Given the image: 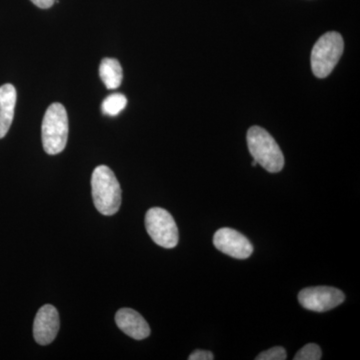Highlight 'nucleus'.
<instances>
[{
	"label": "nucleus",
	"mask_w": 360,
	"mask_h": 360,
	"mask_svg": "<svg viewBox=\"0 0 360 360\" xmlns=\"http://www.w3.org/2000/svg\"><path fill=\"white\" fill-rule=\"evenodd\" d=\"M92 198L94 205L101 214H115L122 205V187L112 170L106 165H99L91 177Z\"/></svg>",
	"instance_id": "obj_1"
},
{
	"label": "nucleus",
	"mask_w": 360,
	"mask_h": 360,
	"mask_svg": "<svg viewBox=\"0 0 360 360\" xmlns=\"http://www.w3.org/2000/svg\"><path fill=\"white\" fill-rule=\"evenodd\" d=\"M248 146L251 156L271 174L283 170L284 156L278 144L266 131L259 127H252L248 132Z\"/></svg>",
	"instance_id": "obj_2"
},
{
	"label": "nucleus",
	"mask_w": 360,
	"mask_h": 360,
	"mask_svg": "<svg viewBox=\"0 0 360 360\" xmlns=\"http://www.w3.org/2000/svg\"><path fill=\"white\" fill-rule=\"evenodd\" d=\"M42 144L47 155L65 150L68 139V117L65 106L53 103L47 108L41 125Z\"/></svg>",
	"instance_id": "obj_3"
},
{
	"label": "nucleus",
	"mask_w": 360,
	"mask_h": 360,
	"mask_svg": "<svg viewBox=\"0 0 360 360\" xmlns=\"http://www.w3.org/2000/svg\"><path fill=\"white\" fill-rule=\"evenodd\" d=\"M345 42L338 32H328L317 40L311 51V68L315 77H328L342 56Z\"/></svg>",
	"instance_id": "obj_4"
},
{
	"label": "nucleus",
	"mask_w": 360,
	"mask_h": 360,
	"mask_svg": "<svg viewBox=\"0 0 360 360\" xmlns=\"http://www.w3.org/2000/svg\"><path fill=\"white\" fill-rule=\"evenodd\" d=\"M146 227L151 239L161 248H174L179 243L177 225L172 215L163 208L153 207L146 212Z\"/></svg>",
	"instance_id": "obj_5"
},
{
	"label": "nucleus",
	"mask_w": 360,
	"mask_h": 360,
	"mask_svg": "<svg viewBox=\"0 0 360 360\" xmlns=\"http://www.w3.org/2000/svg\"><path fill=\"white\" fill-rule=\"evenodd\" d=\"M342 291L329 286L304 288L298 295V302L305 309L324 312L335 309L345 302Z\"/></svg>",
	"instance_id": "obj_6"
},
{
	"label": "nucleus",
	"mask_w": 360,
	"mask_h": 360,
	"mask_svg": "<svg viewBox=\"0 0 360 360\" xmlns=\"http://www.w3.org/2000/svg\"><path fill=\"white\" fill-rule=\"evenodd\" d=\"M215 248L229 257L236 259H246L252 255L253 246L250 239L240 232L232 229H220L213 236Z\"/></svg>",
	"instance_id": "obj_7"
},
{
	"label": "nucleus",
	"mask_w": 360,
	"mask_h": 360,
	"mask_svg": "<svg viewBox=\"0 0 360 360\" xmlns=\"http://www.w3.org/2000/svg\"><path fill=\"white\" fill-rule=\"evenodd\" d=\"M59 330V315L53 305H44L33 322V338L40 345H47L56 340Z\"/></svg>",
	"instance_id": "obj_8"
},
{
	"label": "nucleus",
	"mask_w": 360,
	"mask_h": 360,
	"mask_svg": "<svg viewBox=\"0 0 360 360\" xmlns=\"http://www.w3.org/2000/svg\"><path fill=\"white\" fill-rule=\"evenodd\" d=\"M115 321L125 335L136 340H142L150 335L148 322L139 312L131 309H122L116 312Z\"/></svg>",
	"instance_id": "obj_9"
},
{
	"label": "nucleus",
	"mask_w": 360,
	"mask_h": 360,
	"mask_svg": "<svg viewBox=\"0 0 360 360\" xmlns=\"http://www.w3.org/2000/svg\"><path fill=\"white\" fill-rule=\"evenodd\" d=\"M16 104V89L13 84L0 87V139H4L13 124Z\"/></svg>",
	"instance_id": "obj_10"
},
{
	"label": "nucleus",
	"mask_w": 360,
	"mask_h": 360,
	"mask_svg": "<svg viewBox=\"0 0 360 360\" xmlns=\"http://www.w3.org/2000/svg\"><path fill=\"white\" fill-rule=\"evenodd\" d=\"M99 75L106 89H118L123 78L122 68L120 61L115 58H104L99 66Z\"/></svg>",
	"instance_id": "obj_11"
},
{
	"label": "nucleus",
	"mask_w": 360,
	"mask_h": 360,
	"mask_svg": "<svg viewBox=\"0 0 360 360\" xmlns=\"http://www.w3.org/2000/svg\"><path fill=\"white\" fill-rule=\"evenodd\" d=\"M127 98L122 94H113L106 97L101 104L103 115L116 116L127 108Z\"/></svg>",
	"instance_id": "obj_12"
},
{
	"label": "nucleus",
	"mask_w": 360,
	"mask_h": 360,
	"mask_svg": "<svg viewBox=\"0 0 360 360\" xmlns=\"http://www.w3.org/2000/svg\"><path fill=\"white\" fill-rule=\"evenodd\" d=\"M322 352L321 347L314 343L303 347L297 354H295V360H319L321 359Z\"/></svg>",
	"instance_id": "obj_13"
},
{
	"label": "nucleus",
	"mask_w": 360,
	"mask_h": 360,
	"mask_svg": "<svg viewBox=\"0 0 360 360\" xmlns=\"http://www.w3.org/2000/svg\"><path fill=\"white\" fill-rule=\"evenodd\" d=\"M286 352L283 347H276L262 352L257 357V360H284L286 359Z\"/></svg>",
	"instance_id": "obj_14"
},
{
	"label": "nucleus",
	"mask_w": 360,
	"mask_h": 360,
	"mask_svg": "<svg viewBox=\"0 0 360 360\" xmlns=\"http://www.w3.org/2000/svg\"><path fill=\"white\" fill-rule=\"evenodd\" d=\"M212 352H207V350H195L193 354L189 355V360H213Z\"/></svg>",
	"instance_id": "obj_15"
},
{
	"label": "nucleus",
	"mask_w": 360,
	"mask_h": 360,
	"mask_svg": "<svg viewBox=\"0 0 360 360\" xmlns=\"http://www.w3.org/2000/svg\"><path fill=\"white\" fill-rule=\"evenodd\" d=\"M32 2L39 8L47 9L53 6L56 0H32Z\"/></svg>",
	"instance_id": "obj_16"
},
{
	"label": "nucleus",
	"mask_w": 360,
	"mask_h": 360,
	"mask_svg": "<svg viewBox=\"0 0 360 360\" xmlns=\"http://www.w3.org/2000/svg\"><path fill=\"white\" fill-rule=\"evenodd\" d=\"M252 165H253V167H257V162L255 160H253V161H252Z\"/></svg>",
	"instance_id": "obj_17"
}]
</instances>
